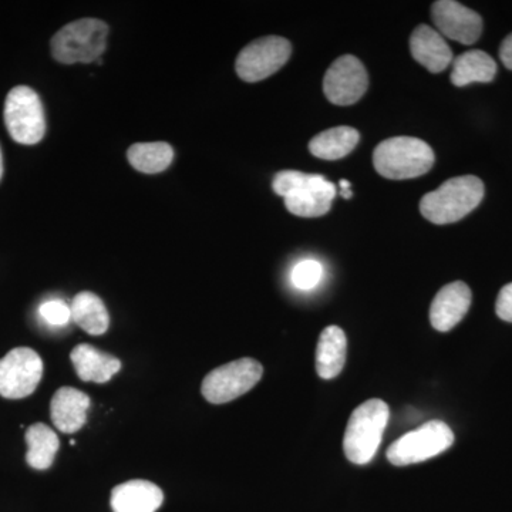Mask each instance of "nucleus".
<instances>
[{
    "instance_id": "obj_1",
    "label": "nucleus",
    "mask_w": 512,
    "mask_h": 512,
    "mask_svg": "<svg viewBox=\"0 0 512 512\" xmlns=\"http://www.w3.org/2000/svg\"><path fill=\"white\" fill-rule=\"evenodd\" d=\"M484 192V183L476 175L450 178L421 198V215L436 225L453 224L476 210Z\"/></svg>"
},
{
    "instance_id": "obj_2",
    "label": "nucleus",
    "mask_w": 512,
    "mask_h": 512,
    "mask_svg": "<svg viewBox=\"0 0 512 512\" xmlns=\"http://www.w3.org/2000/svg\"><path fill=\"white\" fill-rule=\"evenodd\" d=\"M272 188L285 200L296 217L316 218L328 214L336 197V187L323 175L282 171L275 175Z\"/></svg>"
},
{
    "instance_id": "obj_3",
    "label": "nucleus",
    "mask_w": 512,
    "mask_h": 512,
    "mask_svg": "<svg viewBox=\"0 0 512 512\" xmlns=\"http://www.w3.org/2000/svg\"><path fill=\"white\" fill-rule=\"evenodd\" d=\"M434 160V151L429 144L414 137L389 138L373 153L377 173L389 180L421 177L433 168Z\"/></svg>"
},
{
    "instance_id": "obj_4",
    "label": "nucleus",
    "mask_w": 512,
    "mask_h": 512,
    "mask_svg": "<svg viewBox=\"0 0 512 512\" xmlns=\"http://www.w3.org/2000/svg\"><path fill=\"white\" fill-rule=\"evenodd\" d=\"M389 406L383 400L372 399L360 404L350 416L343 439V450L350 463H370L382 443L389 423Z\"/></svg>"
},
{
    "instance_id": "obj_5",
    "label": "nucleus",
    "mask_w": 512,
    "mask_h": 512,
    "mask_svg": "<svg viewBox=\"0 0 512 512\" xmlns=\"http://www.w3.org/2000/svg\"><path fill=\"white\" fill-rule=\"evenodd\" d=\"M109 26L99 19H80L64 26L52 39V55L63 64L92 63L107 46Z\"/></svg>"
},
{
    "instance_id": "obj_6",
    "label": "nucleus",
    "mask_w": 512,
    "mask_h": 512,
    "mask_svg": "<svg viewBox=\"0 0 512 512\" xmlns=\"http://www.w3.org/2000/svg\"><path fill=\"white\" fill-rule=\"evenodd\" d=\"M453 443V430L444 421L431 420L394 441L386 456L393 466H410L439 456Z\"/></svg>"
},
{
    "instance_id": "obj_7",
    "label": "nucleus",
    "mask_w": 512,
    "mask_h": 512,
    "mask_svg": "<svg viewBox=\"0 0 512 512\" xmlns=\"http://www.w3.org/2000/svg\"><path fill=\"white\" fill-rule=\"evenodd\" d=\"M5 124L16 143L33 146L42 141L46 133L45 110L35 90L28 86L10 90L5 103Z\"/></svg>"
},
{
    "instance_id": "obj_8",
    "label": "nucleus",
    "mask_w": 512,
    "mask_h": 512,
    "mask_svg": "<svg viewBox=\"0 0 512 512\" xmlns=\"http://www.w3.org/2000/svg\"><path fill=\"white\" fill-rule=\"evenodd\" d=\"M264 367L251 357L234 360L212 370L202 382V396L212 404H224L248 393L262 379Z\"/></svg>"
},
{
    "instance_id": "obj_9",
    "label": "nucleus",
    "mask_w": 512,
    "mask_h": 512,
    "mask_svg": "<svg viewBox=\"0 0 512 512\" xmlns=\"http://www.w3.org/2000/svg\"><path fill=\"white\" fill-rule=\"evenodd\" d=\"M291 55L292 46L289 40L279 36H266L249 43L239 53L235 69L244 82H261L282 69Z\"/></svg>"
},
{
    "instance_id": "obj_10",
    "label": "nucleus",
    "mask_w": 512,
    "mask_h": 512,
    "mask_svg": "<svg viewBox=\"0 0 512 512\" xmlns=\"http://www.w3.org/2000/svg\"><path fill=\"white\" fill-rule=\"evenodd\" d=\"M43 377V360L35 350L16 348L0 359V396L23 399L33 394Z\"/></svg>"
},
{
    "instance_id": "obj_11",
    "label": "nucleus",
    "mask_w": 512,
    "mask_h": 512,
    "mask_svg": "<svg viewBox=\"0 0 512 512\" xmlns=\"http://www.w3.org/2000/svg\"><path fill=\"white\" fill-rule=\"evenodd\" d=\"M369 86V77L357 57L345 55L332 63L323 79L326 99L336 106H352L362 99Z\"/></svg>"
},
{
    "instance_id": "obj_12",
    "label": "nucleus",
    "mask_w": 512,
    "mask_h": 512,
    "mask_svg": "<svg viewBox=\"0 0 512 512\" xmlns=\"http://www.w3.org/2000/svg\"><path fill=\"white\" fill-rule=\"evenodd\" d=\"M437 32L461 45H474L483 33V19L454 0H439L431 8Z\"/></svg>"
},
{
    "instance_id": "obj_13",
    "label": "nucleus",
    "mask_w": 512,
    "mask_h": 512,
    "mask_svg": "<svg viewBox=\"0 0 512 512\" xmlns=\"http://www.w3.org/2000/svg\"><path fill=\"white\" fill-rule=\"evenodd\" d=\"M471 306V289L464 282H453L441 288L430 308V322L439 332L456 328Z\"/></svg>"
},
{
    "instance_id": "obj_14",
    "label": "nucleus",
    "mask_w": 512,
    "mask_h": 512,
    "mask_svg": "<svg viewBox=\"0 0 512 512\" xmlns=\"http://www.w3.org/2000/svg\"><path fill=\"white\" fill-rule=\"evenodd\" d=\"M163 501L161 488L146 480L127 481L111 491L114 512H157Z\"/></svg>"
},
{
    "instance_id": "obj_15",
    "label": "nucleus",
    "mask_w": 512,
    "mask_h": 512,
    "mask_svg": "<svg viewBox=\"0 0 512 512\" xmlns=\"http://www.w3.org/2000/svg\"><path fill=\"white\" fill-rule=\"evenodd\" d=\"M410 52L430 73H440L453 63V50L444 37L430 26L420 25L410 37Z\"/></svg>"
},
{
    "instance_id": "obj_16",
    "label": "nucleus",
    "mask_w": 512,
    "mask_h": 512,
    "mask_svg": "<svg viewBox=\"0 0 512 512\" xmlns=\"http://www.w3.org/2000/svg\"><path fill=\"white\" fill-rule=\"evenodd\" d=\"M90 397L73 387L57 390L50 403V414L56 429L72 434L82 429L90 409Z\"/></svg>"
},
{
    "instance_id": "obj_17",
    "label": "nucleus",
    "mask_w": 512,
    "mask_h": 512,
    "mask_svg": "<svg viewBox=\"0 0 512 512\" xmlns=\"http://www.w3.org/2000/svg\"><path fill=\"white\" fill-rule=\"evenodd\" d=\"M77 376L83 382L107 383L121 369V362L109 353L101 352L92 345L76 346L70 355Z\"/></svg>"
},
{
    "instance_id": "obj_18",
    "label": "nucleus",
    "mask_w": 512,
    "mask_h": 512,
    "mask_svg": "<svg viewBox=\"0 0 512 512\" xmlns=\"http://www.w3.org/2000/svg\"><path fill=\"white\" fill-rule=\"evenodd\" d=\"M348 339L339 326H328L322 333L316 349V370L319 377L330 380L339 376L345 367Z\"/></svg>"
},
{
    "instance_id": "obj_19",
    "label": "nucleus",
    "mask_w": 512,
    "mask_h": 512,
    "mask_svg": "<svg viewBox=\"0 0 512 512\" xmlns=\"http://www.w3.org/2000/svg\"><path fill=\"white\" fill-rule=\"evenodd\" d=\"M451 83L457 87L468 86L471 83L493 82L497 74V63L493 57L483 50H470L453 59Z\"/></svg>"
},
{
    "instance_id": "obj_20",
    "label": "nucleus",
    "mask_w": 512,
    "mask_h": 512,
    "mask_svg": "<svg viewBox=\"0 0 512 512\" xmlns=\"http://www.w3.org/2000/svg\"><path fill=\"white\" fill-rule=\"evenodd\" d=\"M70 309L74 322L89 335H104L109 329V311L96 293L80 292L74 296Z\"/></svg>"
},
{
    "instance_id": "obj_21",
    "label": "nucleus",
    "mask_w": 512,
    "mask_h": 512,
    "mask_svg": "<svg viewBox=\"0 0 512 512\" xmlns=\"http://www.w3.org/2000/svg\"><path fill=\"white\" fill-rule=\"evenodd\" d=\"M359 131L352 127H335L323 131L309 143L313 156L322 160H339L352 153L359 143Z\"/></svg>"
},
{
    "instance_id": "obj_22",
    "label": "nucleus",
    "mask_w": 512,
    "mask_h": 512,
    "mask_svg": "<svg viewBox=\"0 0 512 512\" xmlns=\"http://www.w3.org/2000/svg\"><path fill=\"white\" fill-rule=\"evenodd\" d=\"M26 443H28L26 461L30 467L40 471L52 467L60 446L55 430L43 423L33 424L26 431Z\"/></svg>"
},
{
    "instance_id": "obj_23",
    "label": "nucleus",
    "mask_w": 512,
    "mask_h": 512,
    "mask_svg": "<svg viewBox=\"0 0 512 512\" xmlns=\"http://www.w3.org/2000/svg\"><path fill=\"white\" fill-rule=\"evenodd\" d=\"M127 157L134 170L144 174H158L173 163L174 150L163 141L138 143L128 148Z\"/></svg>"
},
{
    "instance_id": "obj_24",
    "label": "nucleus",
    "mask_w": 512,
    "mask_h": 512,
    "mask_svg": "<svg viewBox=\"0 0 512 512\" xmlns=\"http://www.w3.org/2000/svg\"><path fill=\"white\" fill-rule=\"evenodd\" d=\"M322 278V265L313 259L299 262L292 271V284L301 291L316 288Z\"/></svg>"
},
{
    "instance_id": "obj_25",
    "label": "nucleus",
    "mask_w": 512,
    "mask_h": 512,
    "mask_svg": "<svg viewBox=\"0 0 512 512\" xmlns=\"http://www.w3.org/2000/svg\"><path fill=\"white\" fill-rule=\"evenodd\" d=\"M40 316L49 325L64 326L72 319V309L63 301H47L40 306Z\"/></svg>"
},
{
    "instance_id": "obj_26",
    "label": "nucleus",
    "mask_w": 512,
    "mask_h": 512,
    "mask_svg": "<svg viewBox=\"0 0 512 512\" xmlns=\"http://www.w3.org/2000/svg\"><path fill=\"white\" fill-rule=\"evenodd\" d=\"M495 311H497L498 318L512 323V284L505 285L498 293Z\"/></svg>"
},
{
    "instance_id": "obj_27",
    "label": "nucleus",
    "mask_w": 512,
    "mask_h": 512,
    "mask_svg": "<svg viewBox=\"0 0 512 512\" xmlns=\"http://www.w3.org/2000/svg\"><path fill=\"white\" fill-rule=\"evenodd\" d=\"M500 57L504 66L512 70V33L505 37L503 45L500 47Z\"/></svg>"
},
{
    "instance_id": "obj_28",
    "label": "nucleus",
    "mask_w": 512,
    "mask_h": 512,
    "mask_svg": "<svg viewBox=\"0 0 512 512\" xmlns=\"http://www.w3.org/2000/svg\"><path fill=\"white\" fill-rule=\"evenodd\" d=\"M340 194H342V197L345 198V200H349V198L352 197L353 192L350 188H340Z\"/></svg>"
},
{
    "instance_id": "obj_29",
    "label": "nucleus",
    "mask_w": 512,
    "mask_h": 512,
    "mask_svg": "<svg viewBox=\"0 0 512 512\" xmlns=\"http://www.w3.org/2000/svg\"><path fill=\"white\" fill-rule=\"evenodd\" d=\"M340 188H352L348 180H340Z\"/></svg>"
},
{
    "instance_id": "obj_30",
    "label": "nucleus",
    "mask_w": 512,
    "mask_h": 512,
    "mask_svg": "<svg viewBox=\"0 0 512 512\" xmlns=\"http://www.w3.org/2000/svg\"><path fill=\"white\" fill-rule=\"evenodd\" d=\"M3 175V157H2V150H0V180H2Z\"/></svg>"
}]
</instances>
